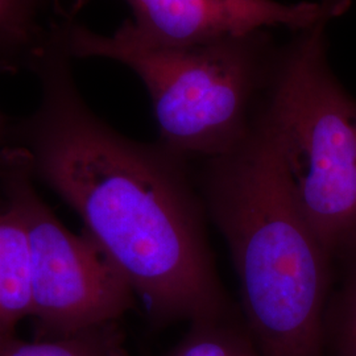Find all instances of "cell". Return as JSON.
<instances>
[{"instance_id": "cell-1", "label": "cell", "mask_w": 356, "mask_h": 356, "mask_svg": "<svg viewBox=\"0 0 356 356\" xmlns=\"http://www.w3.org/2000/svg\"><path fill=\"white\" fill-rule=\"evenodd\" d=\"M72 63L56 22L33 72L40 103L13 123L10 145L26 149L35 178L79 216L156 323L227 313L188 161L104 123L83 101Z\"/></svg>"}, {"instance_id": "cell-2", "label": "cell", "mask_w": 356, "mask_h": 356, "mask_svg": "<svg viewBox=\"0 0 356 356\" xmlns=\"http://www.w3.org/2000/svg\"><path fill=\"white\" fill-rule=\"evenodd\" d=\"M204 191L260 356H322L332 257L252 124L234 151L204 161Z\"/></svg>"}, {"instance_id": "cell-3", "label": "cell", "mask_w": 356, "mask_h": 356, "mask_svg": "<svg viewBox=\"0 0 356 356\" xmlns=\"http://www.w3.org/2000/svg\"><path fill=\"white\" fill-rule=\"evenodd\" d=\"M331 19L292 32L252 128L331 257L356 248V99L331 70Z\"/></svg>"}, {"instance_id": "cell-4", "label": "cell", "mask_w": 356, "mask_h": 356, "mask_svg": "<svg viewBox=\"0 0 356 356\" xmlns=\"http://www.w3.org/2000/svg\"><path fill=\"white\" fill-rule=\"evenodd\" d=\"M65 41L73 60H113L139 76L152 102L159 143L186 161L225 156L245 139L280 45L263 31L166 47L138 38L126 20L113 35H101L74 19L65 20Z\"/></svg>"}, {"instance_id": "cell-5", "label": "cell", "mask_w": 356, "mask_h": 356, "mask_svg": "<svg viewBox=\"0 0 356 356\" xmlns=\"http://www.w3.org/2000/svg\"><path fill=\"white\" fill-rule=\"evenodd\" d=\"M35 179L26 149H0V191L28 238L38 332L56 339L104 331L134 306L135 293L86 234L70 232L54 216Z\"/></svg>"}, {"instance_id": "cell-6", "label": "cell", "mask_w": 356, "mask_h": 356, "mask_svg": "<svg viewBox=\"0 0 356 356\" xmlns=\"http://www.w3.org/2000/svg\"><path fill=\"white\" fill-rule=\"evenodd\" d=\"M132 11L131 31L166 47L210 44L282 28L298 32L335 19L353 0H124Z\"/></svg>"}, {"instance_id": "cell-7", "label": "cell", "mask_w": 356, "mask_h": 356, "mask_svg": "<svg viewBox=\"0 0 356 356\" xmlns=\"http://www.w3.org/2000/svg\"><path fill=\"white\" fill-rule=\"evenodd\" d=\"M32 270L26 229L6 206L0 211V337L15 335L19 322L32 317Z\"/></svg>"}, {"instance_id": "cell-8", "label": "cell", "mask_w": 356, "mask_h": 356, "mask_svg": "<svg viewBox=\"0 0 356 356\" xmlns=\"http://www.w3.org/2000/svg\"><path fill=\"white\" fill-rule=\"evenodd\" d=\"M44 0H0V73L35 72L51 35Z\"/></svg>"}, {"instance_id": "cell-9", "label": "cell", "mask_w": 356, "mask_h": 356, "mask_svg": "<svg viewBox=\"0 0 356 356\" xmlns=\"http://www.w3.org/2000/svg\"><path fill=\"white\" fill-rule=\"evenodd\" d=\"M168 356H260L244 318L235 310L191 322V329Z\"/></svg>"}, {"instance_id": "cell-10", "label": "cell", "mask_w": 356, "mask_h": 356, "mask_svg": "<svg viewBox=\"0 0 356 356\" xmlns=\"http://www.w3.org/2000/svg\"><path fill=\"white\" fill-rule=\"evenodd\" d=\"M0 356H110L103 331L86 335L26 342L0 337Z\"/></svg>"}, {"instance_id": "cell-11", "label": "cell", "mask_w": 356, "mask_h": 356, "mask_svg": "<svg viewBox=\"0 0 356 356\" xmlns=\"http://www.w3.org/2000/svg\"><path fill=\"white\" fill-rule=\"evenodd\" d=\"M348 269L331 310V326L339 354L356 353V248L344 254Z\"/></svg>"}, {"instance_id": "cell-12", "label": "cell", "mask_w": 356, "mask_h": 356, "mask_svg": "<svg viewBox=\"0 0 356 356\" xmlns=\"http://www.w3.org/2000/svg\"><path fill=\"white\" fill-rule=\"evenodd\" d=\"M88 0H44L47 8L60 20H73Z\"/></svg>"}, {"instance_id": "cell-13", "label": "cell", "mask_w": 356, "mask_h": 356, "mask_svg": "<svg viewBox=\"0 0 356 356\" xmlns=\"http://www.w3.org/2000/svg\"><path fill=\"white\" fill-rule=\"evenodd\" d=\"M13 123L8 119L7 115L0 111V149L11 144Z\"/></svg>"}, {"instance_id": "cell-14", "label": "cell", "mask_w": 356, "mask_h": 356, "mask_svg": "<svg viewBox=\"0 0 356 356\" xmlns=\"http://www.w3.org/2000/svg\"><path fill=\"white\" fill-rule=\"evenodd\" d=\"M339 356H356V353H348V354H339Z\"/></svg>"}]
</instances>
